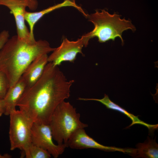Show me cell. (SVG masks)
Returning <instances> with one entry per match:
<instances>
[{"mask_svg":"<svg viewBox=\"0 0 158 158\" xmlns=\"http://www.w3.org/2000/svg\"><path fill=\"white\" fill-rule=\"evenodd\" d=\"M74 82L68 80L58 66L48 62L39 80L26 88L17 106L34 123L49 124L56 108L70 97Z\"/></svg>","mask_w":158,"mask_h":158,"instance_id":"cell-1","label":"cell"},{"mask_svg":"<svg viewBox=\"0 0 158 158\" xmlns=\"http://www.w3.org/2000/svg\"><path fill=\"white\" fill-rule=\"evenodd\" d=\"M55 49L46 40L30 42L19 38L17 35L8 39L0 51V71L6 76L10 87L16 83L35 59Z\"/></svg>","mask_w":158,"mask_h":158,"instance_id":"cell-2","label":"cell"},{"mask_svg":"<svg viewBox=\"0 0 158 158\" xmlns=\"http://www.w3.org/2000/svg\"><path fill=\"white\" fill-rule=\"evenodd\" d=\"M121 16L116 13L111 14L105 10L100 11L96 10L95 13L88 15V20L94 25L92 30L87 33L90 39L96 37L98 42L104 43L110 40L114 41L119 37L123 45V32L128 30L134 32L136 29L130 20L121 18Z\"/></svg>","mask_w":158,"mask_h":158,"instance_id":"cell-3","label":"cell"},{"mask_svg":"<svg viewBox=\"0 0 158 158\" xmlns=\"http://www.w3.org/2000/svg\"><path fill=\"white\" fill-rule=\"evenodd\" d=\"M80 114L69 102L64 101L56 108L51 116L49 125L53 139L57 144H65L77 130L88 127L80 120Z\"/></svg>","mask_w":158,"mask_h":158,"instance_id":"cell-4","label":"cell"},{"mask_svg":"<svg viewBox=\"0 0 158 158\" xmlns=\"http://www.w3.org/2000/svg\"><path fill=\"white\" fill-rule=\"evenodd\" d=\"M9 136L10 149L23 151L31 142L32 120L23 111L16 109L10 113Z\"/></svg>","mask_w":158,"mask_h":158,"instance_id":"cell-5","label":"cell"},{"mask_svg":"<svg viewBox=\"0 0 158 158\" xmlns=\"http://www.w3.org/2000/svg\"><path fill=\"white\" fill-rule=\"evenodd\" d=\"M37 0H0V5L5 6L10 11L14 18L16 26L17 36L21 39L30 42L36 41L30 35L25 24V14L28 7L35 10L38 6Z\"/></svg>","mask_w":158,"mask_h":158,"instance_id":"cell-6","label":"cell"},{"mask_svg":"<svg viewBox=\"0 0 158 158\" xmlns=\"http://www.w3.org/2000/svg\"><path fill=\"white\" fill-rule=\"evenodd\" d=\"M90 40L87 33L75 41L63 39L60 46L48 56V62H51L54 66H59L64 61L74 63L78 54L83 55V48L87 46Z\"/></svg>","mask_w":158,"mask_h":158,"instance_id":"cell-7","label":"cell"},{"mask_svg":"<svg viewBox=\"0 0 158 158\" xmlns=\"http://www.w3.org/2000/svg\"><path fill=\"white\" fill-rule=\"evenodd\" d=\"M49 124L34 123L31 129V142L47 151L54 157L57 158L67 147L65 144L56 145L53 142Z\"/></svg>","mask_w":158,"mask_h":158,"instance_id":"cell-8","label":"cell"},{"mask_svg":"<svg viewBox=\"0 0 158 158\" xmlns=\"http://www.w3.org/2000/svg\"><path fill=\"white\" fill-rule=\"evenodd\" d=\"M68 147L76 149L93 148L107 152L118 151L128 154L129 148H122L102 145L88 135L84 128L76 130L71 135L67 143Z\"/></svg>","mask_w":158,"mask_h":158,"instance_id":"cell-9","label":"cell"},{"mask_svg":"<svg viewBox=\"0 0 158 158\" xmlns=\"http://www.w3.org/2000/svg\"><path fill=\"white\" fill-rule=\"evenodd\" d=\"M48 56L47 54L39 56L25 69L21 77L26 83V87L32 86L41 77L48 62Z\"/></svg>","mask_w":158,"mask_h":158,"instance_id":"cell-10","label":"cell"},{"mask_svg":"<svg viewBox=\"0 0 158 158\" xmlns=\"http://www.w3.org/2000/svg\"><path fill=\"white\" fill-rule=\"evenodd\" d=\"M79 99L82 101L92 100L99 102L105 106L107 109L117 111L124 114L132 121V123L127 128L135 124H138L146 127L150 132H152L157 128L158 124H150L141 121L139 118L138 116H135L129 113L124 109L112 102L109 99L108 95L106 94H104V97L101 99L79 97Z\"/></svg>","mask_w":158,"mask_h":158,"instance_id":"cell-11","label":"cell"},{"mask_svg":"<svg viewBox=\"0 0 158 158\" xmlns=\"http://www.w3.org/2000/svg\"><path fill=\"white\" fill-rule=\"evenodd\" d=\"M27 87L24 80L21 77L13 86L10 87L4 98L6 105L4 115H9L16 107Z\"/></svg>","mask_w":158,"mask_h":158,"instance_id":"cell-12","label":"cell"},{"mask_svg":"<svg viewBox=\"0 0 158 158\" xmlns=\"http://www.w3.org/2000/svg\"><path fill=\"white\" fill-rule=\"evenodd\" d=\"M71 6L76 8H78V6L74 0H64L62 3L55 5L41 11L36 12L26 11L25 18L30 28V32L31 37L35 38L34 34V29L35 24L45 15L56 9Z\"/></svg>","mask_w":158,"mask_h":158,"instance_id":"cell-13","label":"cell"},{"mask_svg":"<svg viewBox=\"0 0 158 158\" xmlns=\"http://www.w3.org/2000/svg\"><path fill=\"white\" fill-rule=\"evenodd\" d=\"M136 147L131 148L129 155L135 157L158 158V145L155 140L148 137L144 142L138 143Z\"/></svg>","mask_w":158,"mask_h":158,"instance_id":"cell-14","label":"cell"},{"mask_svg":"<svg viewBox=\"0 0 158 158\" xmlns=\"http://www.w3.org/2000/svg\"><path fill=\"white\" fill-rule=\"evenodd\" d=\"M23 151L26 158H49L51 157L47 151L32 142Z\"/></svg>","mask_w":158,"mask_h":158,"instance_id":"cell-15","label":"cell"},{"mask_svg":"<svg viewBox=\"0 0 158 158\" xmlns=\"http://www.w3.org/2000/svg\"><path fill=\"white\" fill-rule=\"evenodd\" d=\"M9 87V82L6 76L0 71V98H4Z\"/></svg>","mask_w":158,"mask_h":158,"instance_id":"cell-16","label":"cell"},{"mask_svg":"<svg viewBox=\"0 0 158 158\" xmlns=\"http://www.w3.org/2000/svg\"><path fill=\"white\" fill-rule=\"evenodd\" d=\"M9 34L8 31L4 30L0 33V51L9 39Z\"/></svg>","mask_w":158,"mask_h":158,"instance_id":"cell-17","label":"cell"},{"mask_svg":"<svg viewBox=\"0 0 158 158\" xmlns=\"http://www.w3.org/2000/svg\"><path fill=\"white\" fill-rule=\"evenodd\" d=\"M6 105L4 99L0 98V117L5 114Z\"/></svg>","mask_w":158,"mask_h":158,"instance_id":"cell-18","label":"cell"},{"mask_svg":"<svg viewBox=\"0 0 158 158\" xmlns=\"http://www.w3.org/2000/svg\"><path fill=\"white\" fill-rule=\"evenodd\" d=\"M11 157V155L7 153L4 154H0V158H10Z\"/></svg>","mask_w":158,"mask_h":158,"instance_id":"cell-19","label":"cell"}]
</instances>
